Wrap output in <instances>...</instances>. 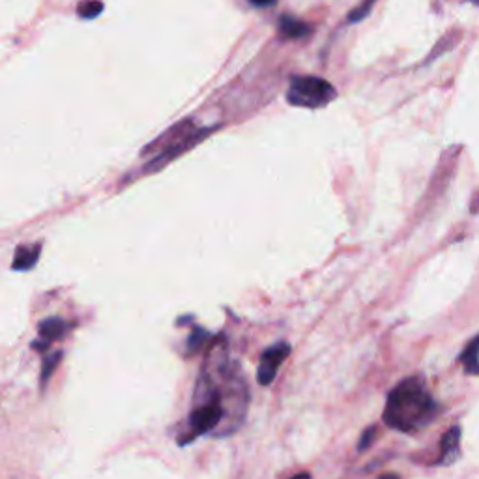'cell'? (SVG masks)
Returning <instances> with one entry per match:
<instances>
[{
    "instance_id": "1",
    "label": "cell",
    "mask_w": 479,
    "mask_h": 479,
    "mask_svg": "<svg viewBox=\"0 0 479 479\" xmlns=\"http://www.w3.org/2000/svg\"><path fill=\"white\" fill-rule=\"evenodd\" d=\"M440 407L419 376L399 382L392 390L384 409V424L401 433H417L429 427Z\"/></svg>"
},
{
    "instance_id": "2",
    "label": "cell",
    "mask_w": 479,
    "mask_h": 479,
    "mask_svg": "<svg viewBox=\"0 0 479 479\" xmlns=\"http://www.w3.org/2000/svg\"><path fill=\"white\" fill-rule=\"evenodd\" d=\"M337 98V90L332 83L315 75H296L291 79L286 100L294 107L320 109Z\"/></svg>"
},
{
    "instance_id": "3",
    "label": "cell",
    "mask_w": 479,
    "mask_h": 479,
    "mask_svg": "<svg viewBox=\"0 0 479 479\" xmlns=\"http://www.w3.org/2000/svg\"><path fill=\"white\" fill-rule=\"evenodd\" d=\"M291 354V344L289 343H277L274 347L266 349L264 354L260 356V363H259V371H257V378L259 384L268 386L272 384L277 369L281 363L286 359V356Z\"/></svg>"
},
{
    "instance_id": "4",
    "label": "cell",
    "mask_w": 479,
    "mask_h": 479,
    "mask_svg": "<svg viewBox=\"0 0 479 479\" xmlns=\"http://www.w3.org/2000/svg\"><path fill=\"white\" fill-rule=\"evenodd\" d=\"M71 330V324L62 318H47L40 324V339L32 343L34 351H44L49 347V343L62 339Z\"/></svg>"
},
{
    "instance_id": "5",
    "label": "cell",
    "mask_w": 479,
    "mask_h": 479,
    "mask_svg": "<svg viewBox=\"0 0 479 479\" xmlns=\"http://www.w3.org/2000/svg\"><path fill=\"white\" fill-rule=\"evenodd\" d=\"M458 455H461V427L455 425L444 434L442 442H440V458L436 465L450 467L457 461Z\"/></svg>"
},
{
    "instance_id": "6",
    "label": "cell",
    "mask_w": 479,
    "mask_h": 479,
    "mask_svg": "<svg viewBox=\"0 0 479 479\" xmlns=\"http://www.w3.org/2000/svg\"><path fill=\"white\" fill-rule=\"evenodd\" d=\"M279 34L285 40H300L311 34V27L308 23L300 21V19L293 15H281L279 17Z\"/></svg>"
},
{
    "instance_id": "7",
    "label": "cell",
    "mask_w": 479,
    "mask_h": 479,
    "mask_svg": "<svg viewBox=\"0 0 479 479\" xmlns=\"http://www.w3.org/2000/svg\"><path fill=\"white\" fill-rule=\"evenodd\" d=\"M458 363L465 368L467 375L479 376V334L468 341L467 349L458 356Z\"/></svg>"
},
{
    "instance_id": "8",
    "label": "cell",
    "mask_w": 479,
    "mask_h": 479,
    "mask_svg": "<svg viewBox=\"0 0 479 479\" xmlns=\"http://www.w3.org/2000/svg\"><path fill=\"white\" fill-rule=\"evenodd\" d=\"M37 257H40V245L19 247L15 260H13V270H19V272L30 270V268L37 262Z\"/></svg>"
},
{
    "instance_id": "9",
    "label": "cell",
    "mask_w": 479,
    "mask_h": 479,
    "mask_svg": "<svg viewBox=\"0 0 479 479\" xmlns=\"http://www.w3.org/2000/svg\"><path fill=\"white\" fill-rule=\"evenodd\" d=\"M102 12H103V4L100 3V0H85V3H81L78 8L79 17L83 19H95Z\"/></svg>"
},
{
    "instance_id": "10",
    "label": "cell",
    "mask_w": 479,
    "mask_h": 479,
    "mask_svg": "<svg viewBox=\"0 0 479 479\" xmlns=\"http://www.w3.org/2000/svg\"><path fill=\"white\" fill-rule=\"evenodd\" d=\"M375 3H376V0H363V3L349 15V21L351 23H359L361 19H366L369 15V12L373 10Z\"/></svg>"
},
{
    "instance_id": "11",
    "label": "cell",
    "mask_w": 479,
    "mask_h": 479,
    "mask_svg": "<svg viewBox=\"0 0 479 479\" xmlns=\"http://www.w3.org/2000/svg\"><path fill=\"white\" fill-rule=\"evenodd\" d=\"M61 358H62V354H61V352H54L53 356L45 358V361H44V369H42V384H45V382L49 380V376H51L53 369L56 368V363H59V359H61Z\"/></svg>"
},
{
    "instance_id": "12",
    "label": "cell",
    "mask_w": 479,
    "mask_h": 479,
    "mask_svg": "<svg viewBox=\"0 0 479 479\" xmlns=\"http://www.w3.org/2000/svg\"><path fill=\"white\" fill-rule=\"evenodd\" d=\"M375 434H376V427H369L366 433H363V436H361V440H359V444H358V450H359V451H366V450L373 444Z\"/></svg>"
},
{
    "instance_id": "13",
    "label": "cell",
    "mask_w": 479,
    "mask_h": 479,
    "mask_svg": "<svg viewBox=\"0 0 479 479\" xmlns=\"http://www.w3.org/2000/svg\"><path fill=\"white\" fill-rule=\"evenodd\" d=\"M206 337H208V334H204L201 328H197L194 332V335H191V339H189V349L197 351L201 347V339H206Z\"/></svg>"
},
{
    "instance_id": "14",
    "label": "cell",
    "mask_w": 479,
    "mask_h": 479,
    "mask_svg": "<svg viewBox=\"0 0 479 479\" xmlns=\"http://www.w3.org/2000/svg\"><path fill=\"white\" fill-rule=\"evenodd\" d=\"M249 3L257 8H268V6H274L277 0H249Z\"/></svg>"
}]
</instances>
